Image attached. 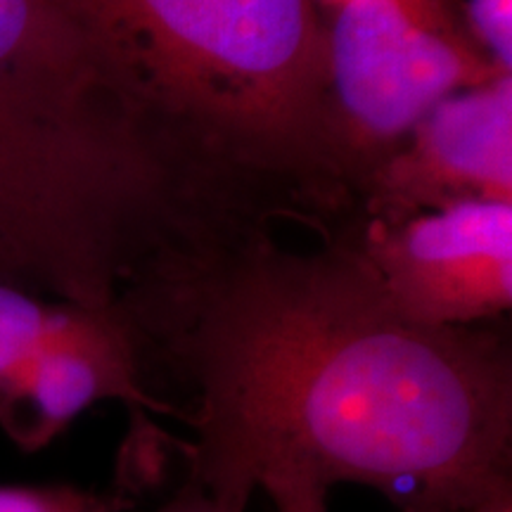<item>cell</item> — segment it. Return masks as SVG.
<instances>
[{"label":"cell","mask_w":512,"mask_h":512,"mask_svg":"<svg viewBox=\"0 0 512 512\" xmlns=\"http://www.w3.org/2000/svg\"><path fill=\"white\" fill-rule=\"evenodd\" d=\"M185 482L226 512L256 491L361 484L399 512H456L512 486V347L489 325L392 309L354 238L264 228L176 261L119 304Z\"/></svg>","instance_id":"cell-1"},{"label":"cell","mask_w":512,"mask_h":512,"mask_svg":"<svg viewBox=\"0 0 512 512\" xmlns=\"http://www.w3.org/2000/svg\"><path fill=\"white\" fill-rule=\"evenodd\" d=\"M456 512H512V486H503V489L491 491L482 501L467 505L463 510Z\"/></svg>","instance_id":"cell-12"},{"label":"cell","mask_w":512,"mask_h":512,"mask_svg":"<svg viewBox=\"0 0 512 512\" xmlns=\"http://www.w3.org/2000/svg\"><path fill=\"white\" fill-rule=\"evenodd\" d=\"M275 512H328V496L297 494L275 503Z\"/></svg>","instance_id":"cell-11"},{"label":"cell","mask_w":512,"mask_h":512,"mask_svg":"<svg viewBox=\"0 0 512 512\" xmlns=\"http://www.w3.org/2000/svg\"><path fill=\"white\" fill-rule=\"evenodd\" d=\"M145 124L252 216L347 197L323 136V19L313 0H60Z\"/></svg>","instance_id":"cell-3"},{"label":"cell","mask_w":512,"mask_h":512,"mask_svg":"<svg viewBox=\"0 0 512 512\" xmlns=\"http://www.w3.org/2000/svg\"><path fill=\"white\" fill-rule=\"evenodd\" d=\"M254 226L145 124L60 0H0V273L112 309Z\"/></svg>","instance_id":"cell-2"},{"label":"cell","mask_w":512,"mask_h":512,"mask_svg":"<svg viewBox=\"0 0 512 512\" xmlns=\"http://www.w3.org/2000/svg\"><path fill=\"white\" fill-rule=\"evenodd\" d=\"M88 311L86 306L60 299L48 302L0 280V387L43 351L72 335Z\"/></svg>","instance_id":"cell-7"},{"label":"cell","mask_w":512,"mask_h":512,"mask_svg":"<svg viewBox=\"0 0 512 512\" xmlns=\"http://www.w3.org/2000/svg\"><path fill=\"white\" fill-rule=\"evenodd\" d=\"M358 200L377 223L460 202H512V74L439 102Z\"/></svg>","instance_id":"cell-6"},{"label":"cell","mask_w":512,"mask_h":512,"mask_svg":"<svg viewBox=\"0 0 512 512\" xmlns=\"http://www.w3.org/2000/svg\"><path fill=\"white\" fill-rule=\"evenodd\" d=\"M325 3H328V8H335V5L344 3V0H325Z\"/></svg>","instance_id":"cell-13"},{"label":"cell","mask_w":512,"mask_h":512,"mask_svg":"<svg viewBox=\"0 0 512 512\" xmlns=\"http://www.w3.org/2000/svg\"><path fill=\"white\" fill-rule=\"evenodd\" d=\"M467 36L501 72H512V0H456Z\"/></svg>","instance_id":"cell-8"},{"label":"cell","mask_w":512,"mask_h":512,"mask_svg":"<svg viewBox=\"0 0 512 512\" xmlns=\"http://www.w3.org/2000/svg\"><path fill=\"white\" fill-rule=\"evenodd\" d=\"M0 280H3V273H0Z\"/></svg>","instance_id":"cell-14"},{"label":"cell","mask_w":512,"mask_h":512,"mask_svg":"<svg viewBox=\"0 0 512 512\" xmlns=\"http://www.w3.org/2000/svg\"><path fill=\"white\" fill-rule=\"evenodd\" d=\"M501 72L448 0H344L323 19V136L351 200L439 102Z\"/></svg>","instance_id":"cell-4"},{"label":"cell","mask_w":512,"mask_h":512,"mask_svg":"<svg viewBox=\"0 0 512 512\" xmlns=\"http://www.w3.org/2000/svg\"><path fill=\"white\" fill-rule=\"evenodd\" d=\"M157 512H226L221 510L202 489L183 482L174 498H169Z\"/></svg>","instance_id":"cell-10"},{"label":"cell","mask_w":512,"mask_h":512,"mask_svg":"<svg viewBox=\"0 0 512 512\" xmlns=\"http://www.w3.org/2000/svg\"><path fill=\"white\" fill-rule=\"evenodd\" d=\"M0 512H114V505L74 484H0Z\"/></svg>","instance_id":"cell-9"},{"label":"cell","mask_w":512,"mask_h":512,"mask_svg":"<svg viewBox=\"0 0 512 512\" xmlns=\"http://www.w3.org/2000/svg\"><path fill=\"white\" fill-rule=\"evenodd\" d=\"M392 309L422 328H472L512 306V202H460L351 233Z\"/></svg>","instance_id":"cell-5"}]
</instances>
